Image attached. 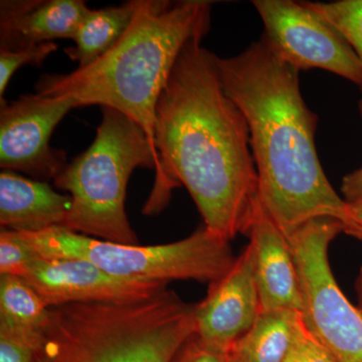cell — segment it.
Returning <instances> with one entry per match:
<instances>
[{
	"mask_svg": "<svg viewBox=\"0 0 362 362\" xmlns=\"http://www.w3.org/2000/svg\"><path fill=\"white\" fill-rule=\"evenodd\" d=\"M37 344L0 330V362H35Z\"/></svg>",
	"mask_w": 362,
	"mask_h": 362,
	"instance_id": "obj_23",
	"label": "cell"
},
{
	"mask_svg": "<svg viewBox=\"0 0 362 362\" xmlns=\"http://www.w3.org/2000/svg\"><path fill=\"white\" fill-rule=\"evenodd\" d=\"M89 11L84 0H2L0 52L73 40Z\"/></svg>",
	"mask_w": 362,
	"mask_h": 362,
	"instance_id": "obj_13",
	"label": "cell"
},
{
	"mask_svg": "<svg viewBox=\"0 0 362 362\" xmlns=\"http://www.w3.org/2000/svg\"><path fill=\"white\" fill-rule=\"evenodd\" d=\"M284 362L337 361L327 347L309 329L301 313Z\"/></svg>",
	"mask_w": 362,
	"mask_h": 362,
	"instance_id": "obj_21",
	"label": "cell"
},
{
	"mask_svg": "<svg viewBox=\"0 0 362 362\" xmlns=\"http://www.w3.org/2000/svg\"><path fill=\"white\" fill-rule=\"evenodd\" d=\"M195 37L181 51L156 113L160 173L144 207L160 213L183 185L204 226L230 242L247 235L259 204V177L244 114L221 86L214 52Z\"/></svg>",
	"mask_w": 362,
	"mask_h": 362,
	"instance_id": "obj_1",
	"label": "cell"
},
{
	"mask_svg": "<svg viewBox=\"0 0 362 362\" xmlns=\"http://www.w3.org/2000/svg\"><path fill=\"white\" fill-rule=\"evenodd\" d=\"M221 86L249 126L259 201L287 235L318 218L349 220V204L324 173L318 116L305 103L299 71L261 39L232 58L216 56Z\"/></svg>",
	"mask_w": 362,
	"mask_h": 362,
	"instance_id": "obj_2",
	"label": "cell"
},
{
	"mask_svg": "<svg viewBox=\"0 0 362 362\" xmlns=\"http://www.w3.org/2000/svg\"><path fill=\"white\" fill-rule=\"evenodd\" d=\"M343 232L362 240V218H350L343 225Z\"/></svg>",
	"mask_w": 362,
	"mask_h": 362,
	"instance_id": "obj_25",
	"label": "cell"
},
{
	"mask_svg": "<svg viewBox=\"0 0 362 362\" xmlns=\"http://www.w3.org/2000/svg\"><path fill=\"white\" fill-rule=\"evenodd\" d=\"M78 108L66 97L21 95L0 106V168L33 180H54L63 170L66 152L51 146L52 132L69 112Z\"/></svg>",
	"mask_w": 362,
	"mask_h": 362,
	"instance_id": "obj_9",
	"label": "cell"
},
{
	"mask_svg": "<svg viewBox=\"0 0 362 362\" xmlns=\"http://www.w3.org/2000/svg\"><path fill=\"white\" fill-rule=\"evenodd\" d=\"M57 49L58 45L52 42L33 45L18 51L0 52V103L4 101V93L9 81L21 66H42L47 57Z\"/></svg>",
	"mask_w": 362,
	"mask_h": 362,
	"instance_id": "obj_20",
	"label": "cell"
},
{
	"mask_svg": "<svg viewBox=\"0 0 362 362\" xmlns=\"http://www.w3.org/2000/svg\"><path fill=\"white\" fill-rule=\"evenodd\" d=\"M20 233L42 258L86 259L113 275L168 284L173 280L214 282L225 275L235 259L230 242L204 226L187 239L157 246L117 244L64 226Z\"/></svg>",
	"mask_w": 362,
	"mask_h": 362,
	"instance_id": "obj_6",
	"label": "cell"
},
{
	"mask_svg": "<svg viewBox=\"0 0 362 362\" xmlns=\"http://www.w3.org/2000/svg\"><path fill=\"white\" fill-rule=\"evenodd\" d=\"M39 257L20 233L2 228L0 233V276L25 278Z\"/></svg>",
	"mask_w": 362,
	"mask_h": 362,
	"instance_id": "obj_19",
	"label": "cell"
},
{
	"mask_svg": "<svg viewBox=\"0 0 362 362\" xmlns=\"http://www.w3.org/2000/svg\"><path fill=\"white\" fill-rule=\"evenodd\" d=\"M194 332V304L168 288L145 299L61 305L35 362H173Z\"/></svg>",
	"mask_w": 362,
	"mask_h": 362,
	"instance_id": "obj_4",
	"label": "cell"
},
{
	"mask_svg": "<svg viewBox=\"0 0 362 362\" xmlns=\"http://www.w3.org/2000/svg\"><path fill=\"white\" fill-rule=\"evenodd\" d=\"M356 290L357 297V308L362 312V267L357 276L356 282Z\"/></svg>",
	"mask_w": 362,
	"mask_h": 362,
	"instance_id": "obj_27",
	"label": "cell"
},
{
	"mask_svg": "<svg viewBox=\"0 0 362 362\" xmlns=\"http://www.w3.org/2000/svg\"><path fill=\"white\" fill-rule=\"evenodd\" d=\"M349 220L350 218H362V197L356 202L349 204Z\"/></svg>",
	"mask_w": 362,
	"mask_h": 362,
	"instance_id": "obj_26",
	"label": "cell"
},
{
	"mask_svg": "<svg viewBox=\"0 0 362 362\" xmlns=\"http://www.w3.org/2000/svg\"><path fill=\"white\" fill-rule=\"evenodd\" d=\"M71 206L70 195L59 194L45 181L26 178L13 171L0 173L2 228L35 233L64 226Z\"/></svg>",
	"mask_w": 362,
	"mask_h": 362,
	"instance_id": "obj_14",
	"label": "cell"
},
{
	"mask_svg": "<svg viewBox=\"0 0 362 362\" xmlns=\"http://www.w3.org/2000/svg\"><path fill=\"white\" fill-rule=\"evenodd\" d=\"M173 362H228V357L226 351L202 341L194 332L181 347Z\"/></svg>",
	"mask_w": 362,
	"mask_h": 362,
	"instance_id": "obj_22",
	"label": "cell"
},
{
	"mask_svg": "<svg viewBox=\"0 0 362 362\" xmlns=\"http://www.w3.org/2000/svg\"><path fill=\"white\" fill-rule=\"evenodd\" d=\"M343 199L347 204L356 202L362 197V168L345 175L341 183Z\"/></svg>",
	"mask_w": 362,
	"mask_h": 362,
	"instance_id": "obj_24",
	"label": "cell"
},
{
	"mask_svg": "<svg viewBox=\"0 0 362 362\" xmlns=\"http://www.w3.org/2000/svg\"><path fill=\"white\" fill-rule=\"evenodd\" d=\"M301 312H262L226 351L228 362H284Z\"/></svg>",
	"mask_w": 362,
	"mask_h": 362,
	"instance_id": "obj_15",
	"label": "cell"
},
{
	"mask_svg": "<svg viewBox=\"0 0 362 362\" xmlns=\"http://www.w3.org/2000/svg\"><path fill=\"white\" fill-rule=\"evenodd\" d=\"M265 26L262 39L298 71L320 69L361 86L362 66L354 49L337 28L303 2L252 1Z\"/></svg>",
	"mask_w": 362,
	"mask_h": 362,
	"instance_id": "obj_8",
	"label": "cell"
},
{
	"mask_svg": "<svg viewBox=\"0 0 362 362\" xmlns=\"http://www.w3.org/2000/svg\"><path fill=\"white\" fill-rule=\"evenodd\" d=\"M341 232V221L318 218L286 235L301 281L305 323L337 362H362V312L343 294L328 257Z\"/></svg>",
	"mask_w": 362,
	"mask_h": 362,
	"instance_id": "obj_7",
	"label": "cell"
},
{
	"mask_svg": "<svg viewBox=\"0 0 362 362\" xmlns=\"http://www.w3.org/2000/svg\"><path fill=\"white\" fill-rule=\"evenodd\" d=\"M262 312L303 311L299 272L286 233L259 201L247 230Z\"/></svg>",
	"mask_w": 362,
	"mask_h": 362,
	"instance_id": "obj_12",
	"label": "cell"
},
{
	"mask_svg": "<svg viewBox=\"0 0 362 362\" xmlns=\"http://www.w3.org/2000/svg\"><path fill=\"white\" fill-rule=\"evenodd\" d=\"M136 8V0L120 6L90 9L74 37L75 45L64 49L78 68L89 66L101 58L122 37L130 25Z\"/></svg>",
	"mask_w": 362,
	"mask_h": 362,
	"instance_id": "obj_16",
	"label": "cell"
},
{
	"mask_svg": "<svg viewBox=\"0 0 362 362\" xmlns=\"http://www.w3.org/2000/svg\"><path fill=\"white\" fill-rule=\"evenodd\" d=\"M136 168L154 169L157 177L160 162L156 150L137 124L118 111L102 108L94 141L54 180L71 197L64 228L107 242L138 245L125 207Z\"/></svg>",
	"mask_w": 362,
	"mask_h": 362,
	"instance_id": "obj_5",
	"label": "cell"
},
{
	"mask_svg": "<svg viewBox=\"0 0 362 362\" xmlns=\"http://www.w3.org/2000/svg\"><path fill=\"white\" fill-rule=\"evenodd\" d=\"M213 4L136 0L130 25L112 49L71 73L42 75L35 90L47 97L71 98L78 108L98 105L118 111L141 128L157 153L159 97L185 45L209 32Z\"/></svg>",
	"mask_w": 362,
	"mask_h": 362,
	"instance_id": "obj_3",
	"label": "cell"
},
{
	"mask_svg": "<svg viewBox=\"0 0 362 362\" xmlns=\"http://www.w3.org/2000/svg\"><path fill=\"white\" fill-rule=\"evenodd\" d=\"M259 314L254 256L249 244L223 277L209 283L206 298L195 304V334L226 352L254 325Z\"/></svg>",
	"mask_w": 362,
	"mask_h": 362,
	"instance_id": "obj_11",
	"label": "cell"
},
{
	"mask_svg": "<svg viewBox=\"0 0 362 362\" xmlns=\"http://www.w3.org/2000/svg\"><path fill=\"white\" fill-rule=\"evenodd\" d=\"M49 308L84 302L145 299L168 288V283L120 277L80 259L39 257L25 278Z\"/></svg>",
	"mask_w": 362,
	"mask_h": 362,
	"instance_id": "obj_10",
	"label": "cell"
},
{
	"mask_svg": "<svg viewBox=\"0 0 362 362\" xmlns=\"http://www.w3.org/2000/svg\"><path fill=\"white\" fill-rule=\"evenodd\" d=\"M51 308L23 278L0 276V330L39 343Z\"/></svg>",
	"mask_w": 362,
	"mask_h": 362,
	"instance_id": "obj_17",
	"label": "cell"
},
{
	"mask_svg": "<svg viewBox=\"0 0 362 362\" xmlns=\"http://www.w3.org/2000/svg\"><path fill=\"white\" fill-rule=\"evenodd\" d=\"M305 6L334 26L354 49L362 66V0L309 2ZM359 113L362 119V98L359 101Z\"/></svg>",
	"mask_w": 362,
	"mask_h": 362,
	"instance_id": "obj_18",
	"label": "cell"
}]
</instances>
